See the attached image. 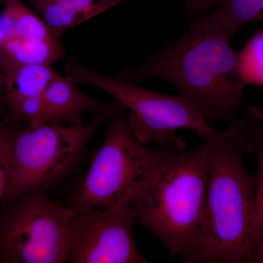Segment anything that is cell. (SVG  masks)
I'll return each mask as SVG.
<instances>
[{
  "mask_svg": "<svg viewBox=\"0 0 263 263\" xmlns=\"http://www.w3.org/2000/svg\"><path fill=\"white\" fill-rule=\"evenodd\" d=\"M231 37L212 13L199 15L177 41L164 43L141 65L124 68L116 78L136 84L162 79L208 121L233 122L245 108L247 84Z\"/></svg>",
  "mask_w": 263,
  "mask_h": 263,
  "instance_id": "obj_1",
  "label": "cell"
},
{
  "mask_svg": "<svg viewBox=\"0 0 263 263\" xmlns=\"http://www.w3.org/2000/svg\"><path fill=\"white\" fill-rule=\"evenodd\" d=\"M205 213L196 250L186 263L241 261L255 205L257 174L245 157L255 145L245 118L235 119L209 141Z\"/></svg>",
  "mask_w": 263,
  "mask_h": 263,
  "instance_id": "obj_2",
  "label": "cell"
},
{
  "mask_svg": "<svg viewBox=\"0 0 263 263\" xmlns=\"http://www.w3.org/2000/svg\"><path fill=\"white\" fill-rule=\"evenodd\" d=\"M208 141L176 156L133 203L138 221L186 262L196 250L205 213Z\"/></svg>",
  "mask_w": 263,
  "mask_h": 263,
  "instance_id": "obj_3",
  "label": "cell"
},
{
  "mask_svg": "<svg viewBox=\"0 0 263 263\" xmlns=\"http://www.w3.org/2000/svg\"><path fill=\"white\" fill-rule=\"evenodd\" d=\"M185 149L183 140L157 148L142 143L129 127L125 106L115 100L105 138L70 207L104 209L133 205L162 170Z\"/></svg>",
  "mask_w": 263,
  "mask_h": 263,
  "instance_id": "obj_4",
  "label": "cell"
},
{
  "mask_svg": "<svg viewBox=\"0 0 263 263\" xmlns=\"http://www.w3.org/2000/svg\"><path fill=\"white\" fill-rule=\"evenodd\" d=\"M66 77L77 85L92 86L111 95L129 110L128 124L143 144L164 146L177 143L179 129H189L209 141L216 131L201 114L181 95L160 94L138 84L110 78L69 57L64 62Z\"/></svg>",
  "mask_w": 263,
  "mask_h": 263,
  "instance_id": "obj_5",
  "label": "cell"
},
{
  "mask_svg": "<svg viewBox=\"0 0 263 263\" xmlns=\"http://www.w3.org/2000/svg\"><path fill=\"white\" fill-rule=\"evenodd\" d=\"M108 118L93 114L87 124L81 126L48 123L22 128L7 152L3 209L24 194L46 190L58 181Z\"/></svg>",
  "mask_w": 263,
  "mask_h": 263,
  "instance_id": "obj_6",
  "label": "cell"
},
{
  "mask_svg": "<svg viewBox=\"0 0 263 263\" xmlns=\"http://www.w3.org/2000/svg\"><path fill=\"white\" fill-rule=\"evenodd\" d=\"M74 209L52 201L46 190L24 194L0 214V262H67Z\"/></svg>",
  "mask_w": 263,
  "mask_h": 263,
  "instance_id": "obj_7",
  "label": "cell"
},
{
  "mask_svg": "<svg viewBox=\"0 0 263 263\" xmlns=\"http://www.w3.org/2000/svg\"><path fill=\"white\" fill-rule=\"evenodd\" d=\"M74 210L67 231V262H149L133 236L138 215L133 205Z\"/></svg>",
  "mask_w": 263,
  "mask_h": 263,
  "instance_id": "obj_8",
  "label": "cell"
},
{
  "mask_svg": "<svg viewBox=\"0 0 263 263\" xmlns=\"http://www.w3.org/2000/svg\"><path fill=\"white\" fill-rule=\"evenodd\" d=\"M49 123L81 126L85 113L109 117L114 103H105L85 94L68 78L60 75L52 81L43 95Z\"/></svg>",
  "mask_w": 263,
  "mask_h": 263,
  "instance_id": "obj_9",
  "label": "cell"
},
{
  "mask_svg": "<svg viewBox=\"0 0 263 263\" xmlns=\"http://www.w3.org/2000/svg\"><path fill=\"white\" fill-rule=\"evenodd\" d=\"M123 0H29L53 35L60 38L69 29L96 16Z\"/></svg>",
  "mask_w": 263,
  "mask_h": 263,
  "instance_id": "obj_10",
  "label": "cell"
},
{
  "mask_svg": "<svg viewBox=\"0 0 263 263\" xmlns=\"http://www.w3.org/2000/svg\"><path fill=\"white\" fill-rule=\"evenodd\" d=\"M0 73L5 94L20 97L42 96L59 75L50 65L7 62H0Z\"/></svg>",
  "mask_w": 263,
  "mask_h": 263,
  "instance_id": "obj_11",
  "label": "cell"
},
{
  "mask_svg": "<svg viewBox=\"0 0 263 263\" xmlns=\"http://www.w3.org/2000/svg\"><path fill=\"white\" fill-rule=\"evenodd\" d=\"M243 117L255 145L258 160L254 215L240 261V262H247L256 242L263 231V109L257 106L250 107L246 110Z\"/></svg>",
  "mask_w": 263,
  "mask_h": 263,
  "instance_id": "obj_12",
  "label": "cell"
},
{
  "mask_svg": "<svg viewBox=\"0 0 263 263\" xmlns=\"http://www.w3.org/2000/svg\"><path fill=\"white\" fill-rule=\"evenodd\" d=\"M64 54L65 50L59 38L29 41L15 37L0 51V62L52 66Z\"/></svg>",
  "mask_w": 263,
  "mask_h": 263,
  "instance_id": "obj_13",
  "label": "cell"
},
{
  "mask_svg": "<svg viewBox=\"0 0 263 263\" xmlns=\"http://www.w3.org/2000/svg\"><path fill=\"white\" fill-rule=\"evenodd\" d=\"M214 18L230 35L243 26L263 23V0H216Z\"/></svg>",
  "mask_w": 263,
  "mask_h": 263,
  "instance_id": "obj_14",
  "label": "cell"
},
{
  "mask_svg": "<svg viewBox=\"0 0 263 263\" xmlns=\"http://www.w3.org/2000/svg\"><path fill=\"white\" fill-rule=\"evenodd\" d=\"M240 68L247 84L263 86V29L239 52Z\"/></svg>",
  "mask_w": 263,
  "mask_h": 263,
  "instance_id": "obj_15",
  "label": "cell"
},
{
  "mask_svg": "<svg viewBox=\"0 0 263 263\" xmlns=\"http://www.w3.org/2000/svg\"><path fill=\"white\" fill-rule=\"evenodd\" d=\"M19 122H5L0 127V205L7 182L6 156L8 148L22 129Z\"/></svg>",
  "mask_w": 263,
  "mask_h": 263,
  "instance_id": "obj_16",
  "label": "cell"
},
{
  "mask_svg": "<svg viewBox=\"0 0 263 263\" xmlns=\"http://www.w3.org/2000/svg\"><path fill=\"white\" fill-rule=\"evenodd\" d=\"M216 0H183L186 7L189 23L199 15L209 13L214 8Z\"/></svg>",
  "mask_w": 263,
  "mask_h": 263,
  "instance_id": "obj_17",
  "label": "cell"
},
{
  "mask_svg": "<svg viewBox=\"0 0 263 263\" xmlns=\"http://www.w3.org/2000/svg\"><path fill=\"white\" fill-rule=\"evenodd\" d=\"M247 262L263 263V231L256 242Z\"/></svg>",
  "mask_w": 263,
  "mask_h": 263,
  "instance_id": "obj_18",
  "label": "cell"
},
{
  "mask_svg": "<svg viewBox=\"0 0 263 263\" xmlns=\"http://www.w3.org/2000/svg\"><path fill=\"white\" fill-rule=\"evenodd\" d=\"M5 122V105L3 98H0V127Z\"/></svg>",
  "mask_w": 263,
  "mask_h": 263,
  "instance_id": "obj_19",
  "label": "cell"
},
{
  "mask_svg": "<svg viewBox=\"0 0 263 263\" xmlns=\"http://www.w3.org/2000/svg\"><path fill=\"white\" fill-rule=\"evenodd\" d=\"M3 87V76H2L1 73H0V89Z\"/></svg>",
  "mask_w": 263,
  "mask_h": 263,
  "instance_id": "obj_20",
  "label": "cell"
},
{
  "mask_svg": "<svg viewBox=\"0 0 263 263\" xmlns=\"http://www.w3.org/2000/svg\"><path fill=\"white\" fill-rule=\"evenodd\" d=\"M0 3H3V0H0Z\"/></svg>",
  "mask_w": 263,
  "mask_h": 263,
  "instance_id": "obj_21",
  "label": "cell"
}]
</instances>
